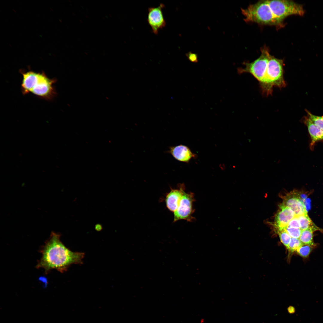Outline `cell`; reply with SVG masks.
Returning <instances> with one entry per match:
<instances>
[{"mask_svg":"<svg viewBox=\"0 0 323 323\" xmlns=\"http://www.w3.org/2000/svg\"><path fill=\"white\" fill-rule=\"evenodd\" d=\"M303 244L299 239L292 238L288 246L287 247L288 250L293 252L296 251L297 249Z\"/></svg>","mask_w":323,"mask_h":323,"instance_id":"ffe728a7","label":"cell"},{"mask_svg":"<svg viewBox=\"0 0 323 323\" xmlns=\"http://www.w3.org/2000/svg\"><path fill=\"white\" fill-rule=\"evenodd\" d=\"M284 61L270 54L266 69L262 82L259 84L262 93L271 95L274 87L280 89L286 86L284 78Z\"/></svg>","mask_w":323,"mask_h":323,"instance_id":"3957f363","label":"cell"},{"mask_svg":"<svg viewBox=\"0 0 323 323\" xmlns=\"http://www.w3.org/2000/svg\"><path fill=\"white\" fill-rule=\"evenodd\" d=\"M307 116L315 125L323 130V116L315 115L306 110Z\"/></svg>","mask_w":323,"mask_h":323,"instance_id":"e0dca14e","label":"cell"},{"mask_svg":"<svg viewBox=\"0 0 323 323\" xmlns=\"http://www.w3.org/2000/svg\"><path fill=\"white\" fill-rule=\"evenodd\" d=\"M23 78L21 84L22 91L24 95L31 92L37 78L39 73L32 71H21Z\"/></svg>","mask_w":323,"mask_h":323,"instance_id":"5bb4252c","label":"cell"},{"mask_svg":"<svg viewBox=\"0 0 323 323\" xmlns=\"http://www.w3.org/2000/svg\"><path fill=\"white\" fill-rule=\"evenodd\" d=\"M303 122L307 128L311 137L310 148L313 150L316 143L323 140V130L315 125L307 116L304 117Z\"/></svg>","mask_w":323,"mask_h":323,"instance_id":"4fadbf2b","label":"cell"},{"mask_svg":"<svg viewBox=\"0 0 323 323\" xmlns=\"http://www.w3.org/2000/svg\"><path fill=\"white\" fill-rule=\"evenodd\" d=\"M179 189H172L166 197L165 202L167 208L173 212L178 208L185 189L183 184H179Z\"/></svg>","mask_w":323,"mask_h":323,"instance_id":"7c38bea8","label":"cell"},{"mask_svg":"<svg viewBox=\"0 0 323 323\" xmlns=\"http://www.w3.org/2000/svg\"><path fill=\"white\" fill-rule=\"evenodd\" d=\"M167 153L170 154L177 160L187 163L197 156L187 146L182 144L169 147Z\"/></svg>","mask_w":323,"mask_h":323,"instance_id":"8fae6325","label":"cell"},{"mask_svg":"<svg viewBox=\"0 0 323 323\" xmlns=\"http://www.w3.org/2000/svg\"><path fill=\"white\" fill-rule=\"evenodd\" d=\"M285 230L292 238L299 239L301 235L302 230L300 228L286 226Z\"/></svg>","mask_w":323,"mask_h":323,"instance_id":"44dd1931","label":"cell"},{"mask_svg":"<svg viewBox=\"0 0 323 323\" xmlns=\"http://www.w3.org/2000/svg\"><path fill=\"white\" fill-rule=\"evenodd\" d=\"M56 81L55 79L48 78L44 72L39 73L31 92L41 98L52 100L57 94L54 86Z\"/></svg>","mask_w":323,"mask_h":323,"instance_id":"8992f818","label":"cell"},{"mask_svg":"<svg viewBox=\"0 0 323 323\" xmlns=\"http://www.w3.org/2000/svg\"><path fill=\"white\" fill-rule=\"evenodd\" d=\"M95 228L96 230L98 231H100L102 230V226L101 225L97 224H96L95 226Z\"/></svg>","mask_w":323,"mask_h":323,"instance_id":"cb8c5ba5","label":"cell"},{"mask_svg":"<svg viewBox=\"0 0 323 323\" xmlns=\"http://www.w3.org/2000/svg\"><path fill=\"white\" fill-rule=\"evenodd\" d=\"M287 226L291 227L300 228L299 223L297 217L296 216L291 220Z\"/></svg>","mask_w":323,"mask_h":323,"instance_id":"603a6c76","label":"cell"},{"mask_svg":"<svg viewBox=\"0 0 323 323\" xmlns=\"http://www.w3.org/2000/svg\"><path fill=\"white\" fill-rule=\"evenodd\" d=\"M261 52L260 55L257 59L251 63L244 62V68L237 69L239 74L249 73L257 80L259 84L263 80L270 54L268 48L266 46L261 48Z\"/></svg>","mask_w":323,"mask_h":323,"instance_id":"277c9868","label":"cell"},{"mask_svg":"<svg viewBox=\"0 0 323 323\" xmlns=\"http://www.w3.org/2000/svg\"><path fill=\"white\" fill-rule=\"evenodd\" d=\"M298 192L293 191L286 196L282 203L291 208L296 216L307 213L303 199Z\"/></svg>","mask_w":323,"mask_h":323,"instance_id":"9c48e42d","label":"cell"},{"mask_svg":"<svg viewBox=\"0 0 323 323\" xmlns=\"http://www.w3.org/2000/svg\"><path fill=\"white\" fill-rule=\"evenodd\" d=\"M313 247L310 246L303 244L297 250V253L303 258H307L312 251Z\"/></svg>","mask_w":323,"mask_h":323,"instance_id":"ac0fdd59","label":"cell"},{"mask_svg":"<svg viewBox=\"0 0 323 323\" xmlns=\"http://www.w3.org/2000/svg\"><path fill=\"white\" fill-rule=\"evenodd\" d=\"M186 56L192 62L196 63L198 62V55L190 51L186 54Z\"/></svg>","mask_w":323,"mask_h":323,"instance_id":"7402d4cb","label":"cell"},{"mask_svg":"<svg viewBox=\"0 0 323 323\" xmlns=\"http://www.w3.org/2000/svg\"><path fill=\"white\" fill-rule=\"evenodd\" d=\"M267 1L274 15L283 21L289 16L294 15L302 16L304 13L301 5L291 0H267Z\"/></svg>","mask_w":323,"mask_h":323,"instance_id":"5b68a950","label":"cell"},{"mask_svg":"<svg viewBox=\"0 0 323 323\" xmlns=\"http://www.w3.org/2000/svg\"><path fill=\"white\" fill-rule=\"evenodd\" d=\"M164 7V4L161 3L157 7L148 8L147 21L155 34H158L159 30L166 26V22L162 12Z\"/></svg>","mask_w":323,"mask_h":323,"instance_id":"ba28073f","label":"cell"},{"mask_svg":"<svg viewBox=\"0 0 323 323\" xmlns=\"http://www.w3.org/2000/svg\"><path fill=\"white\" fill-rule=\"evenodd\" d=\"M277 231L281 242L287 247L290 241L291 237L285 229L278 231Z\"/></svg>","mask_w":323,"mask_h":323,"instance_id":"d6986e66","label":"cell"},{"mask_svg":"<svg viewBox=\"0 0 323 323\" xmlns=\"http://www.w3.org/2000/svg\"><path fill=\"white\" fill-rule=\"evenodd\" d=\"M241 12L247 22H253L263 25H273L278 28L285 25L284 21L273 14L267 0H261L250 5L246 9L241 8Z\"/></svg>","mask_w":323,"mask_h":323,"instance_id":"7a4b0ae2","label":"cell"},{"mask_svg":"<svg viewBox=\"0 0 323 323\" xmlns=\"http://www.w3.org/2000/svg\"><path fill=\"white\" fill-rule=\"evenodd\" d=\"M279 207L275 216L274 224L277 231L285 229L290 221L296 216L291 208L282 203Z\"/></svg>","mask_w":323,"mask_h":323,"instance_id":"30bf717a","label":"cell"},{"mask_svg":"<svg viewBox=\"0 0 323 323\" xmlns=\"http://www.w3.org/2000/svg\"><path fill=\"white\" fill-rule=\"evenodd\" d=\"M60 234L52 232L49 238L41 248L42 257L36 268H43L45 273L55 269L63 273L73 264L83 263L84 253L74 252L67 248L60 241Z\"/></svg>","mask_w":323,"mask_h":323,"instance_id":"6da1fadb","label":"cell"},{"mask_svg":"<svg viewBox=\"0 0 323 323\" xmlns=\"http://www.w3.org/2000/svg\"><path fill=\"white\" fill-rule=\"evenodd\" d=\"M195 201L194 193L184 191L178 207L174 212V222L181 220L191 222L194 218L192 216L194 210L193 203Z\"/></svg>","mask_w":323,"mask_h":323,"instance_id":"52a82bcc","label":"cell"},{"mask_svg":"<svg viewBox=\"0 0 323 323\" xmlns=\"http://www.w3.org/2000/svg\"><path fill=\"white\" fill-rule=\"evenodd\" d=\"M297 217L299 221L300 228L302 230L309 228H313L316 231L322 230L314 224L307 213Z\"/></svg>","mask_w":323,"mask_h":323,"instance_id":"9a60e30c","label":"cell"},{"mask_svg":"<svg viewBox=\"0 0 323 323\" xmlns=\"http://www.w3.org/2000/svg\"><path fill=\"white\" fill-rule=\"evenodd\" d=\"M315 231L312 228L302 230L299 239L303 244L307 245L313 247L315 246L316 245L313 240V233Z\"/></svg>","mask_w":323,"mask_h":323,"instance_id":"2e32d148","label":"cell"}]
</instances>
